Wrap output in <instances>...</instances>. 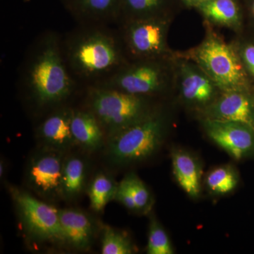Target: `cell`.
Masks as SVG:
<instances>
[{
    "label": "cell",
    "mask_w": 254,
    "mask_h": 254,
    "mask_svg": "<svg viewBox=\"0 0 254 254\" xmlns=\"http://www.w3.org/2000/svg\"><path fill=\"white\" fill-rule=\"evenodd\" d=\"M19 76L25 98L37 110L61 105L71 97L76 86L65 60L63 43L54 32H47L34 42Z\"/></svg>",
    "instance_id": "obj_1"
},
{
    "label": "cell",
    "mask_w": 254,
    "mask_h": 254,
    "mask_svg": "<svg viewBox=\"0 0 254 254\" xmlns=\"http://www.w3.org/2000/svg\"><path fill=\"white\" fill-rule=\"evenodd\" d=\"M63 48L71 73L86 81H103L125 65L118 38L100 24H85L73 32Z\"/></svg>",
    "instance_id": "obj_2"
},
{
    "label": "cell",
    "mask_w": 254,
    "mask_h": 254,
    "mask_svg": "<svg viewBox=\"0 0 254 254\" xmlns=\"http://www.w3.org/2000/svg\"><path fill=\"white\" fill-rule=\"evenodd\" d=\"M165 134V118L153 109L141 120L107 137V158L116 166L143 161L160 149Z\"/></svg>",
    "instance_id": "obj_3"
},
{
    "label": "cell",
    "mask_w": 254,
    "mask_h": 254,
    "mask_svg": "<svg viewBox=\"0 0 254 254\" xmlns=\"http://www.w3.org/2000/svg\"><path fill=\"white\" fill-rule=\"evenodd\" d=\"M86 108L94 114L106 137L136 123L153 110L148 97L96 84L88 88Z\"/></svg>",
    "instance_id": "obj_4"
},
{
    "label": "cell",
    "mask_w": 254,
    "mask_h": 254,
    "mask_svg": "<svg viewBox=\"0 0 254 254\" xmlns=\"http://www.w3.org/2000/svg\"><path fill=\"white\" fill-rule=\"evenodd\" d=\"M9 190L20 222L32 240L65 245L60 225L59 209L17 187H10Z\"/></svg>",
    "instance_id": "obj_5"
},
{
    "label": "cell",
    "mask_w": 254,
    "mask_h": 254,
    "mask_svg": "<svg viewBox=\"0 0 254 254\" xmlns=\"http://www.w3.org/2000/svg\"><path fill=\"white\" fill-rule=\"evenodd\" d=\"M196 59L209 77L224 91L245 89V73L230 46L217 38L207 40L196 52Z\"/></svg>",
    "instance_id": "obj_6"
},
{
    "label": "cell",
    "mask_w": 254,
    "mask_h": 254,
    "mask_svg": "<svg viewBox=\"0 0 254 254\" xmlns=\"http://www.w3.org/2000/svg\"><path fill=\"white\" fill-rule=\"evenodd\" d=\"M163 83V68L157 60H142L132 64L123 65L113 74L94 84L148 97L161 91Z\"/></svg>",
    "instance_id": "obj_7"
},
{
    "label": "cell",
    "mask_w": 254,
    "mask_h": 254,
    "mask_svg": "<svg viewBox=\"0 0 254 254\" xmlns=\"http://www.w3.org/2000/svg\"><path fill=\"white\" fill-rule=\"evenodd\" d=\"M64 152L45 146L31 158L26 182L35 193L46 199L62 198Z\"/></svg>",
    "instance_id": "obj_8"
},
{
    "label": "cell",
    "mask_w": 254,
    "mask_h": 254,
    "mask_svg": "<svg viewBox=\"0 0 254 254\" xmlns=\"http://www.w3.org/2000/svg\"><path fill=\"white\" fill-rule=\"evenodd\" d=\"M166 23L160 17L126 21L124 41L127 50L138 60H156L165 47Z\"/></svg>",
    "instance_id": "obj_9"
},
{
    "label": "cell",
    "mask_w": 254,
    "mask_h": 254,
    "mask_svg": "<svg viewBox=\"0 0 254 254\" xmlns=\"http://www.w3.org/2000/svg\"><path fill=\"white\" fill-rule=\"evenodd\" d=\"M203 128L209 138L235 160L254 158V127L252 125L205 119Z\"/></svg>",
    "instance_id": "obj_10"
},
{
    "label": "cell",
    "mask_w": 254,
    "mask_h": 254,
    "mask_svg": "<svg viewBox=\"0 0 254 254\" xmlns=\"http://www.w3.org/2000/svg\"><path fill=\"white\" fill-rule=\"evenodd\" d=\"M204 109L205 119L239 122L254 127V96L245 89L225 91Z\"/></svg>",
    "instance_id": "obj_11"
},
{
    "label": "cell",
    "mask_w": 254,
    "mask_h": 254,
    "mask_svg": "<svg viewBox=\"0 0 254 254\" xmlns=\"http://www.w3.org/2000/svg\"><path fill=\"white\" fill-rule=\"evenodd\" d=\"M60 220L65 246L81 252L91 248L95 227L88 214L78 209H60Z\"/></svg>",
    "instance_id": "obj_12"
},
{
    "label": "cell",
    "mask_w": 254,
    "mask_h": 254,
    "mask_svg": "<svg viewBox=\"0 0 254 254\" xmlns=\"http://www.w3.org/2000/svg\"><path fill=\"white\" fill-rule=\"evenodd\" d=\"M72 111L60 107L42 122L37 133L45 146L64 152L76 144L71 131Z\"/></svg>",
    "instance_id": "obj_13"
},
{
    "label": "cell",
    "mask_w": 254,
    "mask_h": 254,
    "mask_svg": "<svg viewBox=\"0 0 254 254\" xmlns=\"http://www.w3.org/2000/svg\"><path fill=\"white\" fill-rule=\"evenodd\" d=\"M83 24H102L120 17L121 0H62Z\"/></svg>",
    "instance_id": "obj_14"
},
{
    "label": "cell",
    "mask_w": 254,
    "mask_h": 254,
    "mask_svg": "<svg viewBox=\"0 0 254 254\" xmlns=\"http://www.w3.org/2000/svg\"><path fill=\"white\" fill-rule=\"evenodd\" d=\"M181 94L192 106L206 108L215 100V83L209 76L189 66H184L181 73Z\"/></svg>",
    "instance_id": "obj_15"
},
{
    "label": "cell",
    "mask_w": 254,
    "mask_h": 254,
    "mask_svg": "<svg viewBox=\"0 0 254 254\" xmlns=\"http://www.w3.org/2000/svg\"><path fill=\"white\" fill-rule=\"evenodd\" d=\"M71 131L76 145L87 151L100 149L105 141L103 127L89 110H73L71 117Z\"/></svg>",
    "instance_id": "obj_16"
},
{
    "label": "cell",
    "mask_w": 254,
    "mask_h": 254,
    "mask_svg": "<svg viewBox=\"0 0 254 254\" xmlns=\"http://www.w3.org/2000/svg\"><path fill=\"white\" fill-rule=\"evenodd\" d=\"M172 163L174 176L182 190L191 198L199 196L202 170L198 160L186 150L175 149Z\"/></svg>",
    "instance_id": "obj_17"
},
{
    "label": "cell",
    "mask_w": 254,
    "mask_h": 254,
    "mask_svg": "<svg viewBox=\"0 0 254 254\" xmlns=\"http://www.w3.org/2000/svg\"><path fill=\"white\" fill-rule=\"evenodd\" d=\"M87 165L83 158L76 155L64 160L62 177V198L71 200L81 195L86 187Z\"/></svg>",
    "instance_id": "obj_18"
},
{
    "label": "cell",
    "mask_w": 254,
    "mask_h": 254,
    "mask_svg": "<svg viewBox=\"0 0 254 254\" xmlns=\"http://www.w3.org/2000/svg\"><path fill=\"white\" fill-rule=\"evenodd\" d=\"M197 6L213 22L235 26L240 21V12L235 0H202Z\"/></svg>",
    "instance_id": "obj_19"
},
{
    "label": "cell",
    "mask_w": 254,
    "mask_h": 254,
    "mask_svg": "<svg viewBox=\"0 0 254 254\" xmlns=\"http://www.w3.org/2000/svg\"><path fill=\"white\" fill-rule=\"evenodd\" d=\"M118 184L104 173H98L88 187V194L92 210L101 213L111 200H115Z\"/></svg>",
    "instance_id": "obj_20"
},
{
    "label": "cell",
    "mask_w": 254,
    "mask_h": 254,
    "mask_svg": "<svg viewBox=\"0 0 254 254\" xmlns=\"http://www.w3.org/2000/svg\"><path fill=\"white\" fill-rule=\"evenodd\" d=\"M240 183V175L231 165L217 167L205 178L208 190L215 195H225L233 191Z\"/></svg>",
    "instance_id": "obj_21"
},
{
    "label": "cell",
    "mask_w": 254,
    "mask_h": 254,
    "mask_svg": "<svg viewBox=\"0 0 254 254\" xmlns=\"http://www.w3.org/2000/svg\"><path fill=\"white\" fill-rule=\"evenodd\" d=\"M164 0H121L120 15L126 16V21L150 17H160Z\"/></svg>",
    "instance_id": "obj_22"
},
{
    "label": "cell",
    "mask_w": 254,
    "mask_h": 254,
    "mask_svg": "<svg viewBox=\"0 0 254 254\" xmlns=\"http://www.w3.org/2000/svg\"><path fill=\"white\" fill-rule=\"evenodd\" d=\"M135 252V246L127 234L110 227H104L102 233V254H132Z\"/></svg>",
    "instance_id": "obj_23"
},
{
    "label": "cell",
    "mask_w": 254,
    "mask_h": 254,
    "mask_svg": "<svg viewBox=\"0 0 254 254\" xmlns=\"http://www.w3.org/2000/svg\"><path fill=\"white\" fill-rule=\"evenodd\" d=\"M147 253L148 254H173V245L168 234L156 218L150 222Z\"/></svg>",
    "instance_id": "obj_24"
},
{
    "label": "cell",
    "mask_w": 254,
    "mask_h": 254,
    "mask_svg": "<svg viewBox=\"0 0 254 254\" xmlns=\"http://www.w3.org/2000/svg\"><path fill=\"white\" fill-rule=\"evenodd\" d=\"M126 180L136 205L137 213H149L153 205V200L149 190L136 174L130 173L124 177Z\"/></svg>",
    "instance_id": "obj_25"
},
{
    "label": "cell",
    "mask_w": 254,
    "mask_h": 254,
    "mask_svg": "<svg viewBox=\"0 0 254 254\" xmlns=\"http://www.w3.org/2000/svg\"><path fill=\"white\" fill-rule=\"evenodd\" d=\"M115 200L121 203L123 206L132 212H137L136 203L132 195L131 190L126 180L123 178L118 184V190L115 195Z\"/></svg>",
    "instance_id": "obj_26"
},
{
    "label": "cell",
    "mask_w": 254,
    "mask_h": 254,
    "mask_svg": "<svg viewBox=\"0 0 254 254\" xmlns=\"http://www.w3.org/2000/svg\"><path fill=\"white\" fill-rule=\"evenodd\" d=\"M242 58L247 68L254 76V46L246 47L242 52Z\"/></svg>",
    "instance_id": "obj_27"
},
{
    "label": "cell",
    "mask_w": 254,
    "mask_h": 254,
    "mask_svg": "<svg viewBox=\"0 0 254 254\" xmlns=\"http://www.w3.org/2000/svg\"><path fill=\"white\" fill-rule=\"evenodd\" d=\"M5 173V166H4V162H3L2 160L1 161V164H0V177H2L4 176Z\"/></svg>",
    "instance_id": "obj_28"
},
{
    "label": "cell",
    "mask_w": 254,
    "mask_h": 254,
    "mask_svg": "<svg viewBox=\"0 0 254 254\" xmlns=\"http://www.w3.org/2000/svg\"><path fill=\"white\" fill-rule=\"evenodd\" d=\"M185 1H186L187 4L190 5H196L197 6V5L199 4L202 0H185Z\"/></svg>",
    "instance_id": "obj_29"
},
{
    "label": "cell",
    "mask_w": 254,
    "mask_h": 254,
    "mask_svg": "<svg viewBox=\"0 0 254 254\" xmlns=\"http://www.w3.org/2000/svg\"><path fill=\"white\" fill-rule=\"evenodd\" d=\"M253 13H254V3H253Z\"/></svg>",
    "instance_id": "obj_30"
},
{
    "label": "cell",
    "mask_w": 254,
    "mask_h": 254,
    "mask_svg": "<svg viewBox=\"0 0 254 254\" xmlns=\"http://www.w3.org/2000/svg\"></svg>",
    "instance_id": "obj_31"
}]
</instances>
